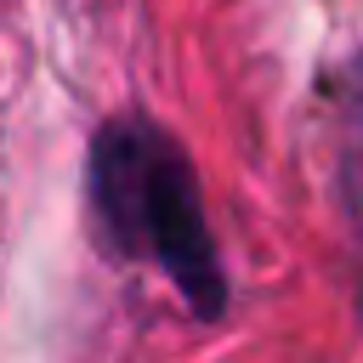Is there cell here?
Here are the masks:
<instances>
[{"instance_id":"6da1fadb","label":"cell","mask_w":363,"mask_h":363,"mask_svg":"<svg viewBox=\"0 0 363 363\" xmlns=\"http://www.w3.org/2000/svg\"><path fill=\"white\" fill-rule=\"evenodd\" d=\"M96 199L113 227V238L130 255L159 261L199 312H216V261L204 244V216L187 182V164L170 153L164 136L153 130H108L96 142Z\"/></svg>"},{"instance_id":"7a4b0ae2","label":"cell","mask_w":363,"mask_h":363,"mask_svg":"<svg viewBox=\"0 0 363 363\" xmlns=\"http://www.w3.org/2000/svg\"><path fill=\"white\" fill-rule=\"evenodd\" d=\"M17 136H23V40L0 0V267L11 238V193H17Z\"/></svg>"}]
</instances>
